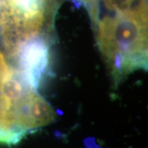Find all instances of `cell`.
<instances>
[{
    "label": "cell",
    "mask_w": 148,
    "mask_h": 148,
    "mask_svg": "<svg viewBox=\"0 0 148 148\" xmlns=\"http://www.w3.org/2000/svg\"><path fill=\"white\" fill-rule=\"evenodd\" d=\"M147 8L118 11L99 21V44L115 79L147 65Z\"/></svg>",
    "instance_id": "cell-1"
},
{
    "label": "cell",
    "mask_w": 148,
    "mask_h": 148,
    "mask_svg": "<svg viewBox=\"0 0 148 148\" xmlns=\"http://www.w3.org/2000/svg\"><path fill=\"white\" fill-rule=\"evenodd\" d=\"M20 73L36 91L49 66V46L45 39L33 37L20 45L16 55Z\"/></svg>",
    "instance_id": "cell-2"
},
{
    "label": "cell",
    "mask_w": 148,
    "mask_h": 148,
    "mask_svg": "<svg viewBox=\"0 0 148 148\" xmlns=\"http://www.w3.org/2000/svg\"><path fill=\"white\" fill-rule=\"evenodd\" d=\"M27 112L36 128L50 123L55 117L53 108L36 92H33L29 98Z\"/></svg>",
    "instance_id": "cell-3"
},
{
    "label": "cell",
    "mask_w": 148,
    "mask_h": 148,
    "mask_svg": "<svg viewBox=\"0 0 148 148\" xmlns=\"http://www.w3.org/2000/svg\"><path fill=\"white\" fill-rule=\"evenodd\" d=\"M139 0H122V11L132 9V3Z\"/></svg>",
    "instance_id": "cell-4"
}]
</instances>
